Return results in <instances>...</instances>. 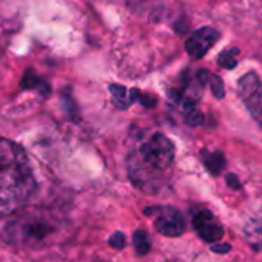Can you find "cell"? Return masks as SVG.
Instances as JSON below:
<instances>
[{
  "label": "cell",
  "instance_id": "4fadbf2b",
  "mask_svg": "<svg viewBox=\"0 0 262 262\" xmlns=\"http://www.w3.org/2000/svg\"><path fill=\"white\" fill-rule=\"evenodd\" d=\"M227 184H228L231 188H241V182H239V179L236 178V174H228V176H227Z\"/></svg>",
  "mask_w": 262,
  "mask_h": 262
},
{
  "label": "cell",
  "instance_id": "30bf717a",
  "mask_svg": "<svg viewBox=\"0 0 262 262\" xmlns=\"http://www.w3.org/2000/svg\"><path fill=\"white\" fill-rule=\"evenodd\" d=\"M237 48H230V50H227V51H224L221 56H219V65L221 67H224V68H227V70H231V68H234L236 67V63H237V60H236V56H237Z\"/></svg>",
  "mask_w": 262,
  "mask_h": 262
},
{
  "label": "cell",
  "instance_id": "8992f818",
  "mask_svg": "<svg viewBox=\"0 0 262 262\" xmlns=\"http://www.w3.org/2000/svg\"><path fill=\"white\" fill-rule=\"evenodd\" d=\"M193 227L201 236V239H204L205 242H217L224 236V227L221 225L217 217L208 210H201L194 213Z\"/></svg>",
  "mask_w": 262,
  "mask_h": 262
},
{
  "label": "cell",
  "instance_id": "7a4b0ae2",
  "mask_svg": "<svg viewBox=\"0 0 262 262\" xmlns=\"http://www.w3.org/2000/svg\"><path fill=\"white\" fill-rule=\"evenodd\" d=\"M138 159L151 171H164L174 159V145L167 136L156 133L142 145Z\"/></svg>",
  "mask_w": 262,
  "mask_h": 262
},
{
  "label": "cell",
  "instance_id": "3957f363",
  "mask_svg": "<svg viewBox=\"0 0 262 262\" xmlns=\"http://www.w3.org/2000/svg\"><path fill=\"white\" fill-rule=\"evenodd\" d=\"M237 91L251 117L262 126V82L256 73L244 74L237 82Z\"/></svg>",
  "mask_w": 262,
  "mask_h": 262
},
{
  "label": "cell",
  "instance_id": "6da1fadb",
  "mask_svg": "<svg viewBox=\"0 0 262 262\" xmlns=\"http://www.w3.org/2000/svg\"><path fill=\"white\" fill-rule=\"evenodd\" d=\"M34 190V176L25 151L0 138V216L19 210Z\"/></svg>",
  "mask_w": 262,
  "mask_h": 262
},
{
  "label": "cell",
  "instance_id": "7c38bea8",
  "mask_svg": "<svg viewBox=\"0 0 262 262\" xmlns=\"http://www.w3.org/2000/svg\"><path fill=\"white\" fill-rule=\"evenodd\" d=\"M125 244H126V241H125L123 233L116 231L114 234H111V237H110V245H113L114 248H123Z\"/></svg>",
  "mask_w": 262,
  "mask_h": 262
},
{
  "label": "cell",
  "instance_id": "9c48e42d",
  "mask_svg": "<svg viewBox=\"0 0 262 262\" xmlns=\"http://www.w3.org/2000/svg\"><path fill=\"white\" fill-rule=\"evenodd\" d=\"M133 244H135L136 253H138L139 256L147 254V253L150 251V248H151V241H150L148 234H147L144 230H138V231H135Z\"/></svg>",
  "mask_w": 262,
  "mask_h": 262
},
{
  "label": "cell",
  "instance_id": "5b68a950",
  "mask_svg": "<svg viewBox=\"0 0 262 262\" xmlns=\"http://www.w3.org/2000/svg\"><path fill=\"white\" fill-rule=\"evenodd\" d=\"M221 34L217 30L205 27L198 31H194L185 42V50L193 59H201L204 57L208 50L219 40Z\"/></svg>",
  "mask_w": 262,
  "mask_h": 262
},
{
  "label": "cell",
  "instance_id": "277c9868",
  "mask_svg": "<svg viewBox=\"0 0 262 262\" xmlns=\"http://www.w3.org/2000/svg\"><path fill=\"white\" fill-rule=\"evenodd\" d=\"M147 216H155V228L168 237L181 236L185 231L182 214L173 207H151L145 210Z\"/></svg>",
  "mask_w": 262,
  "mask_h": 262
},
{
  "label": "cell",
  "instance_id": "8fae6325",
  "mask_svg": "<svg viewBox=\"0 0 262 262\" xmlns=\"http://www.w3.org/2000/svg\"><path fill=\"white\" fill-rule=\"evenodd\" d=\"M208 80H210V85H211V91H213V94H214L217 99H222V97L225 96V90H224V83H222V80H221L217 76H214V74H210Z\"/></svg>",
  "mask_w": 262,
  "mask_h": 262
},
{
  "label": "cell",
  "instance_id": "52a82bcc",
  "mask_svg": "<svg viewBox=\"0 0 262 262\" xmlns=\"http://www.w3.org/2000/svg\"><path fill=\"white\" fill-rule=\"evenodd\" d=\"M110 91H111V94H113V102H114V105L117 106V108H128L131 103L133 102H136V100H141L144 105H147V106H150V103L147 102L148 100V97H144L138 90H131L129 93L123 88V86H120V85H111L110 86Z\"/></svg>",
  "mask_w": 262,
  "mask_h": 262
},
{
  "label": "cell",
  "instance_id": "ba28073f",
  "mask_svg": "<svg viewBox=\"0 0 262 262\" xmlns=\"http://www.w3.org/2000/svg\"><path fill=\"white\" fill-rule=\"evenodd\" d=\"M202 162L214 176H217L225 167V158L221 151H202Z\"/></svg>",
  "mask_w": 262,
  "mask_h": 262
},
{
  "label": "cell",
  "instance_id": "5bb4252c",
  "mask_svg": "<svg viewBox=\"0 0 262 262\" xmlns=\"http://www.w3.org/2000/svg\"><path fill=\"white\" fill-rule=\"evenodd\" d=\"M211 250L213 251H216V253H227V251H230V245L228 244H225V245H213L211 247Z\"/></svg>",
  "mask_w": 262,
  "mask_h": 262
}]
</instances>
